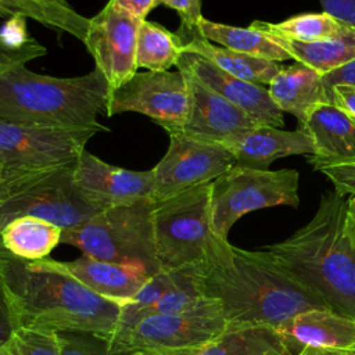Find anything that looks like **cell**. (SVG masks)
Instances as JSON below:
<instances>
[{
	"label": "cell",
	"mask_w": 355,
	"mask_h": 355,
	"mask_svg": "<svg viewBox=\"0 0 355 355\" xmlns=\"http://www.w3.org/2000/svg\"><path fill=\"white\" fill-rule=\"evenodd\" d=\"M0 197H1V191H0Z\"/></svg>",
	"instance_id": "obj_44"
},
{
	"label": "cell",
	"mask_w": 355,
	"mask_h": 355,
	"mask_svg": "<svg viewBox=\"0 0 355 355\" xmlns=\"http://www.w3.org/2000/svg\"><path fill=\"white\" fill-rule=\"evenodd\" d=\"M101 211L76 187L72 164L10 190L0 200V232L7 223L21 216L40 218L65 230Z\"/></svg>",
	"instance_id": "obj_10"
},
{
	"label": "cell",
	"mask_w": 355,
	"mask_h": 355,
	"mask_svg": "<svg viewBox=\"0 0 355 355\" xmlns=\"http://www.w3.org/2000/svg\"><path fill=\"white\" fill-rule=\"evenodd\" d=\"M186 76L190 89L189 116L183 126L171 132H180L196 139L219 143L237 132L269 126L257 121L189 73H186Z\"/></svg>",
	"instance_id": "obj_16"
},
{
	"label": "cell",
	"mask_w": 355,
	"mask_h": 355,
	"mask_svg": "<svg viewBox=\"0 0 355 355\" xmlns=\"http://www.w3.org/2000/svg\"><path fill=\"white\" fill-rule=\"evenodd\" d=\"M73 182L92 204L105 209L151 197L154 175L153 169L132 171L110 165L85 148L73 164Z\"/></svg>",
	"instance_id": "obj_14"
},
{
	"label": "cell",
	"mask_w": 355,
	"mask_h": 355,
	"mask_svg": "<svg viewBox=\"0 0 355 355\" xmlns=\"http://www.w3.org/2000/svg\"><path fill=\"white\" fill-rule=\"evenodd\" d=\"M275 39L286 49L293 60L318 71L320 75H326L355 60V28L347 25H343L334 36L311 43L282 37Z\"/></svg>",
	"instance_id": "obj_25"
},
{
	"label": "cell",
	"mask_w": 355,
	"mask_h": 355,
	"mask_svg": "<svg viewBox=\"0 0 355 355\" xmlns=\"http://www.w3.org/2000/svg\"><path fill=\"white\" fill-rule=\"evenodd\" d=\"M0 355H60L57 333L19 327L0 345Z\"/></svg>",
	"instance_id": "obj_29"
},
{
	"label": "cell",
	"mask_w": 355,
	"mask_h": 355,
	"mask_svg": "<svg viewBox=\"0 0 355 355\" xmlns=\"http://www.w3.org/2000/svg\"><path fill=\"white\" fill-rule=\"evenodd\" d=\"M295 351L283 333L270 326L226 329L194 355H294Z\"/></svg>",
	"instance_id": "obj_22"
},
{
	"label": "cell",
	"mask_w": 355,
	"mask_h": 355,
	"mask_svg": "<svg viewBox=\"0 0 355 355\" xmlns=\"http://www.w3.org/2000/svg\"><path fill=\"white\" fill-rule=\"evenodd\" d=\"M197 349H137L123 355H194Z\"/></svg>",
	"instance_id": "obj_41"
},
{
	"label": "cell",
	"mask_w": 355,
	"mask_h": 355,
	"mask_svg": "<svg viewBox=\"0 0 355 355\" xmlns=\"http://www.w3.org/2000/svg\"><path fill=\"white\" fill-rule=\"evenodd\" d=\"M151 197L114 205L78 226L62 230L61 243L76 247L90 258L140 266L153 276L161 272Z\"/></svg>",
	"instance_id": "obj_5"
},
{
	"label": "cell",
	"mask_w": 355,
	"mask_h": 355,
	"mask_svg": "<svg viewBox=\"0 0 355 355\" xmlns=\"http://www.w3.org/2000/svg\"><path fill=\"white\" fill-rule=\"evenodd\" d=\"M180 37L184 42L186 51L196 53L211 61L222 71L247 82L269 85L282 69L279 62L225 49L204 39L197 32Z\"/></svg>",
	"instance_id": "obj_23"
},
{
	"label": "cell",
	"mask_w": 355,
	"mask_h": 355,
	"mask_svg": "<svg viewBox=\"0 0 355 355\" xmlns=\"http://www.w3.org/2000/svg\"><path fill=\"white\" fill-rule=\"evenodd\" d=\"M313 169L323 173L334 186L338 193L355 197V161L323 164Z\"/></svg>",
	"instance_id": "obj_33"
},
{
	"label": "cell",
	"mask_w": 355,
	"mask_h": 355,
	"mask_svg": "<svg viewBox=\"0 0 355 355\" xmlns=\"http://www.w3.org/2000/svg\"><path fill=\"white\" fill-rule=\"evenodd\" d=\"M57 340L60 355H119L111 352L108 338L89 331H60Z\"/></svg>",
	"instance_id": "obj_30"
},
{
	"label": "cell",
	"mask_w": 355,
	"mask_h": 355,
	"mask_svg": "<svg viewBox=\"0 0 355 355\" xmlns=\"http://www.w3.org/2000/svg\"><path fill=\"white\" fill-rule=\"evenodd\" d=\"M139 25L140 19L115 0H108L94 17L89 18L82 42L110 90L128 82L139 69L136 62Z\"/></svg>",
	"instance_id": "obj_13"
},
{
	"label": "cell",
	"mask_w": 355,
	"mask_h": 355,
	"mask_svg": "<svg viewBox=\"0 0 355 355\" xmlns=\"http://www.w3.org/2000/svg\"><path fill=\"white\" fill-rule=\"evenodd\" d=\"M62 229L35 216H21L7 223L0 232L6 250L25 261L46 259L61 243Z\"/></svg>",
	"instance_id": "obj_26"
},
{
	"label": "cell",
	"mask_w": 355,
	"mask_h": 355,
	"mask_svg": "<svg viewBox=\"0 0 355 355\" xmlns=\"http://www.w3.org/2000/svg\"><path fill=\"white\" fill-rule=\"evenodd\" d=\"M196 282L204 298L220 305L226 329H279L302 311L329 308L268 251L237 248L220 237L212 244L205 259L196 265Z\"/></svg>",
	"instance_id": "obj_1"
},
{
	"label": "cell",
	"mask_w": 355,
	"mask_h": 355,
	"mask_svg": "<svg viewBox=\"0 0 355 355\" xmlns=\"http://www.w3.org/2000/svg\"><path fill=\"white\" fill-rule=\"evenodd\" d=\"M327 104H333L355 121V85H336L327 94Z\"/></svg>",
	"instance_id": "obj_36"
},
{
	"label": "cell",
	"mask_w": 355,
	"mask_h": 355,
	"mask_svg": "<svg viewBox=\"0 0 355 355\" xmlns=\"http://www.w3.org/2000/svg\"><path fill=\"white\" fill-rule=\"evenodd\" d=\"M184 53V42L176 32L148 19L140 21L136 47L137 68L169 71L179 64Z\"/></svg>",
	"instance_id": "obj_27"
},
{
	"label": "cell",
	"mask_w": 355,
	"mask_h": 355,
	"mask_svg": "<svg viewBox=\"0 0 355 355\" xmlns=\"http://www.w3.org/2000/svg\"><path fill=\"white\" fill-rule=\"evenodd\" d=\"M31 262L35 266L72 276L93 293L121 306L130 301L151 277L140 266L101 261L86 255L73 261L46 258Z\"/></svg>",
	"instance_id": "obj_17"
},
{
	"label": "cell",
	"mask_w": 355,
	"mask_h": 355,
	"mask_svg": "<svg viewBox=\"0 0 355 355\" xmlns=\"http://www.w3.org/2000/svg\"><path fill=\"white\" fill-rule=\"evenodd\" d=\"M165 155L153 168L154 201L173 197L214 182L236 165L234 157L219 143L169 132Z\"/></svg>",
	"instance_id": "obj_12"
},
{
	"label": "cell",
	"mask_w": 355,
	"mask_h": 355,
	"mask_svg": "<svg viewBox=\"0 0 355 355\" xmlns=\"http://www.w3.org/2000/svg\"><path fill=\"white\" fill-rule=\"evenodd\" d=\"M251 25L275 37L311 43L334 36L344 24L323 11L294 15L282 22L254 21Z\"/></svg>",
	"instance_id": "obj_28"
},
{
	"label": "cell",
	"mask_w": 355,
	"mask_h": 355,
	"mask_svg": "<svg viewBox=\"0 0 355 355\" xmlns=\"http://www.w3.org/2000/svg\"><path fill=\"white\" fill-rule=\"evenodd\" d=\"M26 19L28 18L22 15L10 17L0 29V40L12 49L24 47L25 44L31 43L33 37L26 29Z\"/></svg>",
	"instance_id": "obj_34"
},
{
	"label": "cell",
	"mask_w": 355,
	"mask_h": 355,
	"mask_svg": "<svg viewBox=\"0 0 355 355\" xmlns=\"http://www.w3.org/2000/svg\"><path fill=\"white\" fill-rule=\"evenodd\" d=\"M176 68L212 89L257 121L269 126H283V112L273 103L265 86L236 78L196 53L186 51Z\"/></svg>",
	"instance_id": "obj_15"
},
{
	"label": "cell",
	"mask_w": 355,
	"mask_h": 355,
	"mask_svg": "<svg viewBox=\"0 0 355 355\" xmlns=\"http://www.w3.org/2000/svg\"><path fill=\"white\" fill-rule=\"evenodd\" d=\"M348 220H349L351 229L355 234V197L348 198Z\"/></svg>",
	"instance_id": "obj_42"
},
{
	"label": "cell",
	"mask_w": 355,
	"mask_h": 355,
	"mask_svg": "<svg viewBox=\"0 0 355 355\" xmlns=\"http://www.w3.org/2000/svg\"><path fill=\"white\" fill-rule=\"evenodd\" d=\"M43 1L53 4V6H58V7H71L67 0H43Z\"/></svg>",
	"instance_id": "obj_43"
},
{
	"label": "cell",
	"mask_w": 355,
	"mask_h": 355,
	"mask_svg": "<svg viewBox=\"0 0 355 355\" xmlns=\"http://www.w3.org/2000/svg\"><path fill=\"white\" fill-rule=\"evenodd\" d=\"M297 355H355V348L336 349V348H320V347L305 345L300 349Z\"/></svg>",
	"instance_id": "obj_40"
},
{
	"label": "cell",
	"mask_w": 355,
	"mask_h": 355,
	"mask_svg": "<svg viewBox=\"0 0 355 355\" xmlns=\"http://www.w3.org/2000/svg\"><path fill=\"white\" fill-rule=\"evenodd\" d=\"M197 33L218 46L252 57L275 62L291 58L286 49L273 36L252 25L241 28L202 18L198 24Z\"/></svg>",
	"instance_id": "obj_24"
},
{
	"label": "cell",
	"mask_w": 355,
	"mask_h": 355,
	"mask_svg": "<svg viewBox=\"0 0 355 355\" xmlns=\"http://www.w3.org/2000/svg\"><path fill=\"white\" fill-rule=\"evenodd\" d=\"M323 11L338 22L355 28V0H319Z\"/></svg>",
	"instance_id": "obj_37"
},
{
	"label": "cell",
	"mask_w": 355,
	"mask_h": 355,
	"mask_svg": "<svg viewBox=\"0 0 355 355\" xmlns=\"http://www.w3.org/2000/svg\"><path fill=\"white\" fill-rule=\"evenodd\" d=\"M46 54L47 49L35 39L24 47L18 49L8 47L0 40V76L15 67L26 65L28 61L37 57H43Z\"/></svg>",
	"instance_id": "obj_32"
},
{
	"label": "cell",
	"mask_w": 355,
	"mask_h": 355,
	"mask_svg": "<svg viewBox=\"0 0 355 355\" xmlns=\"http://www.w3.org/2000/svg\"><path fill=\"white\" fill-rule=\"evenodd\" d=\"M165 6L178 12L180 18V28L176 32L179 36H186L197 32L201 14V0H155V7Z\"/></svg>",
	"instance_id": "obj_31"
},
{
	"label": "cell",
	"mask_w": 355,
	"mask_h": 355,
	"mask_svg": "<svg viewBox=\"0 0 355 355\" xmlns=\"http://www.w3.org/2000/svg\"><path fill=\"white\" fill-rule=\"evenodd\" d=\"M300 173L294 169H255L234 165L211 183V226L227 240L232 226L262 208L300 204Z\"/></svg>",
	"instance_id": "obj_8"
},
{
	"label": "cell",
	"mask_w": 355,
	"mask_h": 355,
	"mask_svg": "<svg viewBox=\"0 0 355 355\" xmlns=\"http://www.w3.org/2000/svg\"><path fill=\"white\" fill-rule=\"evenodd\" d=\"M322 76L318 71L295 61L293 65L282 67L268 85V92L282 112H288L302 122L313 107L327 104Z\"/></svg>",
	"instance_id": "obj_21"
},
{
	"label": "cell",
	"mask_w": 355,
	"mask_h": 355,
	"mask_svg": "<svg viewBox=\"0 0 355 355\" xmlns=\"http://www.w3.org/2000/svg\"><path fill=\"white\" fill-rule=\"evenodd\" d=\"M190 111V89L184 72H136L128 82L110 90L105 115L139 112L166 132L183 126Z\"/></svg>",
	"instance_id": "obj_11"
},
{
	"label": "cell",
	"mask_w": 355,
	"mask_h": 355,
	"mask_svg": "<svg viewBox=\"0 0 355 355\" xmlns=\"http://www.w3.org/2000/svg\"><path fill=\"white\" fill-rule=\"evenodd\" d=\"M0 273L18 327L53 333L89 331L112 338L121 305L93 293L75 277L12 255L1 240Z\"/></svg>",
	"instance_id": "obj_3"
},
{
	"label": "cell",
	"mask_w": 355,
	"mask_h": 355,
	"mask_svg": "<svg viewBox=\"0 0 355 355\" xmlns=\"http://www.w3.org/2000/svg\"><path fill=\"white\" fill-rule=\"evenodd\" d=\"M298 129L312 140L315 154L308 162L315 168L323 164L355 161V121L333 104L313 107Z\"/></svg>",
	"instance_id": "obj_19"
},
{
	"label": "cell",
	"mask_w": 355,
	"mask_h": 355,
	"mask_svg": "<svg viewBox=\"0 0 355 355\" xmlns=\"http://www.w3.org/2000/svg\"><path fill=\"white\" fill-rule=\"evenodd\" d=\"M322 83L326 94V101H327V94L331 90L333 86L336 85H355V60L349 61L348 64L326 73L322 76Z\"/></svg>",
	"instance_id": "obj_38"
},
{
	"label": "cell",
	"mask_w": 355,
	"mask_h": 355,
	"mask_svg": "<svg viewBox=\"0 0 355 355\" xmlns=\"http://www.w3.org/2000/svg\"><path fill=\"white\" fill-rule=\"evenodd\" d=\"M121 7L128 10L140 21L147 19V15L155 8V0H115Z\"/></svg>",
	"instance_id": "obj_39"
},
{
	"label": "cell",
	"mask_w": 355,
	"mask_h": 355,
	"mask_svg": "<svg viewBox=\"0 0 355 355\" xmlns=\"http://www.w3.org/2000/svg\"><path fill=\"white\" fill-rule=\"evenodd\" d=\"M211 183L154 201V240L161 270L202 262L216 241L211 226Z\"/></svg>",
	"instance_id": "obj_7"
},
{
	"label": "cell",
	"mask_w": 355,
	"mask_h": 355,
	"mask_svg": "<svg viewBox=\"0 0 355 355\" xmlns=\"http://www.w3.org/2000/svg\"><path fill=\"white\" fill-rule=\"evenodd\" d=\"M110 87L98 69L72 78L42 75L19 65L0 76V119L60 129L101 128Z\"/></svg>",
	"instance_id": "obj_4"
},
{
	"label": "cell",
	"mask_w": 355,
	"mask_h": 355,
	"mask_svg": "<svg viewBox=\"0 0 355 355\" xmlns=\"http://www.w3.org/2000/svg\"><path fill=\"white\" fill-rule=\"evenodd\" d=\"M17 329H19L17 318L10 301L4 279L0 273V345L4 344Z\"/></svg>",
	"instance_id": "obj_35"
},
{
	"label": "cell",
	"mask_w": 355,
	"mask_h": 355,
	"mask_svg": "<svg viewBox=\"0 0 355 355\" xmlns=\"http://www.w3.org/2000/svg\"><path fill=\"white\" fill-rule=\"evenodd\" d=\"M226 327L220 305L204 298L191 309L148 315L115 331L110 349L119 355L137 349H200L219 337Z\"/></svg>",
	"instance_id": "obj_9"
},
{
	"label": "cell",
	"mask_w": 355,
	"mask_h": 355,
	"mask_svg": "<svg viewBox=\"0 0 355 355\" xmlns=\"http://www.w3.org/2000/svg\"><path fill=\"white\" fill-rule=\"evenodd\" d=\"M105 129H60L0 119V200L14 187L76 162L87 141Z\"/></svg>",
	"instance_id": "obj_6"
},
{
	"label": "cell",
	"mask_w": 355,
	"mask_h": 355,
	"mask_svg": "<svg viewBox=\"0 0 355 355\" xmlns=\"http://www.w3.org/2000/svg\"><path fill=\"white\" fill-rule=\"evenodd\" d=\"M263 250L329 308L355 318V234L344 194L324 191L306 225Z\"/></svg>",
	"instance_id": "obj_2"
},
{
	"label": "cell",
	"mask_w": 355,
	"mask_h": 355,
	"mask_svg": "<svg viewBox=\"0 0 355 355\" xmlns=\"http://www.w3.org/2000/svg\"><path fill=\"white\" fill-rule=\"evenodd\" d=\"M236 159V165L255 169L268 166L288 155H313L311 137L301 129L283 130L276 126H258L237 132L219 141Z\"/></svg>",
	"instance_id": "obj_18"
},
{
	"label": "cell",
	"mask_w": 355,
	"mask_h": 355,
	"mask_svg": "<svg viewBox=\"0 0 355 355\" xmlns=\"http://www.w3.org/2000/svg\"><path fill=\"white\" fill-rule=\"evenodd\" d=\"M295 354L305 345L336 349L355 348V318L330 308L302 311L279 327Z\"/></svg>",
	"instance_id": "obj_20"
}]
</instances>
